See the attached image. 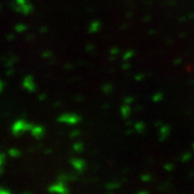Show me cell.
<instances>
[{
    "instance_id": "cell-9",
    "label": "cell",
    "mask_w": 194,
    "mask_h": 194,
    "mask_svg": "<svg viewBox=\"0 0 194 194\" xmlns=\"http://www.w3.org/2000/svg\"><path fill=\"white\" fill-rule=\"evenodd\" d=\"M16 3L20 4V6H24V4H26V0H16Z\"/></svg>"
},
{
    "instance_id": "cell-5",
    "label": "cell",
    "mask_w": 194,
    "mask_h": 194,
    "mask_svg": "<svg viewBox=\"0 0 194 194\" xmlns=\"http://www.w3.org/2000/svg\"><path fill=\"white\" fill-rule=\"evenodd\" d=\"M9 154H10L11 156H18L20 155V151H17L16 149H11V150H9Z\"/></svg>"
},
{
    "instance_id": "cell-12",
    "label": "cell",
    "mask_w": 194,
    "mask_h": 194,
    "mask_svg": "<svg viewBox=\"0 0 194 194\" xmlns=\"http://www.w3.org/2000/svg\"><path fill=\"white\" fill-rule=\"evenodd\" d=\"M13 73V70H8V74H12Z\"/></svg>"
},
{
    "instance_id": "cell-7",
    "label": "cell",
    "mask_w": 194,
    "mask_h": 194,
    "mask_svg": "<svg viewBox=\"0 0 194 194\" xmlns=\"http://www.w3.org/2000/svg\"><path fill=\"white\" fill-rule=\"evenodd\" d=\"M0 194H10V191L7 190V189L0 188Z\"/></svg>"
},
{
    "instance_id": "cell-4",
    "label": "cell",
    "mask_w": 194,
    "mask_h": 194,
    "mask_svg": "<svg viewBox=\"0 0 194 194\" xmlns=\"http://www.w3.org/2000/svg\"><path fill=\"white\" fill-rule=\"evenodd\" d=\"M21 7H22V12L25 14H28L31 11V7L29 4H24V6H21Z\"/></svg>"
},
{
    "instance_id": "cell-3",
    "label": "cell",
    "mask_w": 194,
    "mask_h": 194,
    "mask_svg": "<svg viewBox=\"0 0 194 194\" xmlns=\"http://www.w3.org/2000/svg\"><path fill=\"white\" fill-rule=\"evenodd\" d=\"M31 132H32V135H34V136L40 137L42 134V128L39 127V126H36V127H32Z\"/></svg>"
},
{
    "instance_id": "cell-11",
    "label": "cell",
    "mask_w": 194,
    "mask_h": 194,
    "mask_svg": "<svg viewBox=\"0 0 194 194\" xmlns=\"http://www.w3.org/2000/svg\"><path fill=\"white\" fill-rule=\"evenodd\" d=\"M2 86H3V83H2V81H0V91L2 90Z\"/></svg>"
},
{
    "instance_id": "cell-1",
    "label": "cell",
    "mask_w": 194,
    "mask_h": 194,
    "mask_svg": "<svg viewBox=\"0 0 194 194\" xmlns=\"http://www.w3.org/2000/svg\"><path fill=\"white\" fill-rule=\"evenodd\" d=\"M22 130H26V123H25L23 120L16 121V122L14 123L13 126H12L13 135H15V136H18V135H20V133L22 132Z\"/></svg>"
},
{
    "instance_id": "cell-6",
    "label": "cell",
    "mask_w": 194,
    "mask_h": 194,
    "mask_svg": "<svg viewBox=\"0 0 194 194\" xmlns=\"http://www.w3.org/2000/svg\"><path fill=\"white\" fill-rule=\"evenodd\" d=\"M25 29H26V27H25L24 25H22V24H18V25H16V26H15V30H16V31H18V32L24 31Z\"/></svg>"
},
{
    "instance_id": "cell-8",
    "label": "cell",
    "mask_w": 194,
    "mask_h": 194,
    "mask_svg": "<svg viewBox=\"0 0 194 194\" xmlns=\"http://www.w3.org/2000/svg\"><path fill=\"white\" fill-rule=\"evenodd\" d=\"M3 162H4V154L3 153H0V167L2 166Z\"/></svg>"
},
{
    "instance_id": "cell-10",
    "label": "cell",
    "mask_w": 194,
    "mask_h": 194,
    "mask_svg": "<svg viewBox=\"0 0 194 194\" xmlns=\"http://www.w3.org/2000/svg\"><path fill=\"white\" fill-rule=\"evenodd\" d=\"M13 39V35H9L8 36V40H12Z\"/></svg>"
},
{
    "instance_id": "cell-13",
    "label": "cell",
    "mask_w": 194,
    "mask_h": 194,
    "mask_svg": "<svg viewBox=\"0 0 194 194\" xmlns=\"http://www.w3.org/2000/svg\"><path fill=\"white\" fill-rule=\"evenodd\" d=\"M1 174H2V168L0 167V175H1Z\"/></svg>"
},
{
    "instance_id": "cell-2",
    "label": "cell",
    "mask_w": 194,
    "mask_h": 194,
    "mask_svg": "<svg viewBox=\"0 0 194 194\" xmlns=\"http://www.w3.org/2000/svg\"><path fill=\"white\" fill-rule=\"evenodd\" d=\"M24 88H27L28 91H34L35 86H34V82H32V79L31 77H26L24 80Z\"/></svg>"
}]
</instances>
